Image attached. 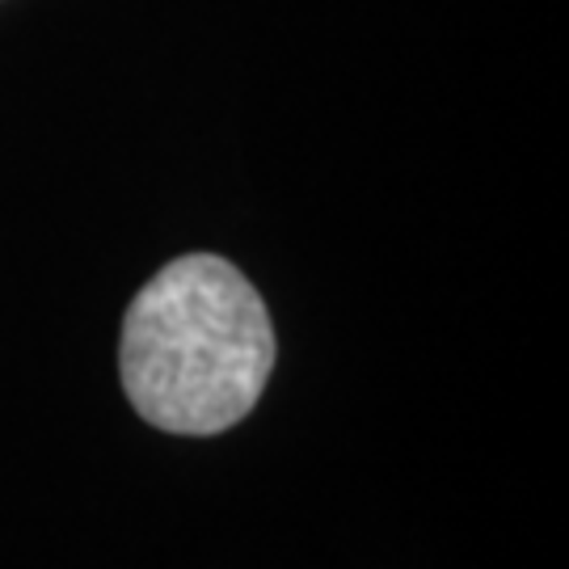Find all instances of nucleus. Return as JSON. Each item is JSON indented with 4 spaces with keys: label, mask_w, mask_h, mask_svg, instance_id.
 <instances>
[{
    "label": "nucleus",
    "mask_w": 569,
    "mask_h": 569,
    "mask_svg": "<svg viewBox=\"0 0 569 569\" xmlns=\"http://www.w3.org/2000/svg\"><path fill=\"white\" fill-rule=\"evenodd\" d=\"M274 355L258 287L228 258L186 253L136 291L122 317L119 376L148 427L207 439L258 406Z\"/></svg>",
    "instance_id": "nucleus-1"
}]
</instances>
